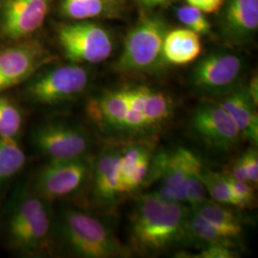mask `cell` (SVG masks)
Here are the masks:
<instances>
[{"label":"cell","mask_w":258,"mask_h":258,"mask_svg":"<svg viewBox=\"0 0 258 258\" xmlns=\"http://www.w3.org/2000/svg\"><path fill=\"white\" fill-rule=\"evenodd\" d=\"M168 26L160 17L142 19L127 34L120 57L115 65L122 74H148L166 64L163 53Z\"/></svg>","instance_id":"2"},{"label":"cell","mask_w":258,"mask_h":258,"mask_svg":"<svg viewBox=\"0 0 258 258\" xmlns=\"http://www.w3.org/2000/svg\"><path fill=\"white\" fill-rule=\"evenodd\" d=\"M231 177H233L234 179L238 180V181H242V182H248V177L246 174V170L245 167L243 165V161L241 156L238 157L232 164L231 166V173H229ZM250 184V183H249Z\"/></svg>","instance_id":"32"},{"label":"cell","mask_w":258,"mask_h":258,"mask_svg":"<svg viewBox=\"0 0 258 258\" xmlns=\"http://www.w3.org/2000/svg\"><path fill=\"white\" fill-rule=\"evenodd\" d=\"M33 143L50 160L82 158L90 147V139L83 128L65 122L38 126L33 133Z\"/></svg>","instance_id":"7"},{"label":"cell","mask_w":258,"mask_h":258,"mask_svg":"<svg viewBox=\"0 0 258 258\" xmlns=\"http://www.w3.org/2000/svg\"><path fill=\"white\" fill-rule=\"evenodd\" d=\"M120 148L105 149L98 157L93 175V194L100 203L110 206L121 196L120 178Z\"/></svg>","instance_id":"15"},{"label":"cell","mask_w":258,"mask_h":258,"mask_svg":"<svg viewBox=\"0 0 258 258\" xmlns=\"http://www.w3.org/2000/svg\"><path fill=\"white\" fill-rule=\"evenodd\" d=\"M188 5L202 11L204 14H212L220 10L225 0H185Z\"/></svg>","instance_id":"31"},{"label":"cell","mask_w":258,"mask_h":258,"mask_svg":"<svg viewBox=\"0 0 258 258\" xmlns=\"http://www.w3.org/2000/svg\"><path fill=\"white\" fill-rule=\"evenodd\" d=\"M89 170V165L83 157L51 160L37 173L35 192L46 201L70 195L84 183Z\"/></svg>","instance_id":"8"},{"label":"cell","mask_w":258,"mask_h":258,"mask_svg":"<svg viewBox=\"0 0 258 258\" xmlns=\"http://www.w3.org/2000/svg\"><path fill=\"white\" fill-rule=\"evenodd\" d=\"M57 39L65 56L74 63H101L113 51L109 31L89 21L60 26Z\"/></svg>","instance_id":"4"},{"label":"cell","mask_w":258,"mask_h":258,"mask_svg":"<svg viewBox=\"0 0 258 258\" xmlns=\"http://www.w3.org/2000/svg\"><path fill=\"white\" fill-rule=\"evenodd\" d=\"M128 108L127 89L120 88L93 98L86 105V114L102 132L121 134Z\"/></svg>","instance_id":"14"},{"label":"cell","mask_w":258,"mask_h":258,"mask_svg":"<svg viewBox=\"0 0 258 258\" xmlns=\"http://www.w3.org/2000/svg\"><path fill=\"white\" fill-rule=\"evenodd\" d=\"M243 165L249 183L254 185L258 182V152L256 148H251L242 155Z\"/></svg>","instance_id":"29"},{"label":"cell","mask_w":258,"mask_h":258,"mask_svg":"<svg viewBox=\"0 0 258 258\" xmlns=\"http://www.w3.org/2000/svg\"><path fill=\"white\" fill-rule=\"evenodd\" d=\"M227 111L239 129L242 139L248 140L251 144L258 143L257 106L249 97L247 85L238 86L217 101Z\"/></svg>","instance_id":"17"},{"label":"cell","mask_w":258,"mask_h":258,"mask_svg":"<svg viewBox=\"0 0 258 258\" xmlns=\"http://www.w3.org/2000/svg\"><path fill=\"white\" fill-rule=\"evenodd\" d=\"M231 184L234 196L238 203V209H247L254 203V188L248 182H242L226 173Z\"/></svg>","instance_id":"28"},{"label":"cell","mask_w":258,"mask_h":258,"mask_svg":"<svg viewBox=\"0 0 258 258\" xmlns=\"http://www.w3.org/2000/svg\"><path fill=\"white\" fill-rule=\"evenodd\" d=\"M109 0H62V15L75 20H87L109 12Z\"/></svg>","instance_id":"24"},{"label":"cell","mask_w":258,"mask_h":258,"mask_svg":"<svg viewBox=\"0 0 258 258\" xmlns=\"http://www.w3.org/2000/svg\"><path fill=\"white\" fill-rule=\"evenodd\" d=\"M192 211L201 215L225 237L237 240L243 233V226L238 215L224 205L207 200Z\"/></svg>","instance_id":"20"},{"label":"cell","mask_w":258,"mask_h":258,"mask_svg":"<svg viewBox=\"0 0 258 258\" xmlns=\"http://www.w3.org/2000/svg\"><path fill=\"white\" fill-rule=\"evenodd\" d=\"M40 42L29 40L0 51V93L26 81L51 60Z\"/></svg>","instance_id":"10"},{"label":"cell","mask_w":258,"mask_h":258,"mask_svg":"<svg viewBox=\"0 0 258 258\" xmlns=\"http://www.w3.org/2000/svg\"><path fill=\"white\" fill-rule=\"evenodd\" d=\"M178 19L198 35H208L211 32V23L207 19L203 12L190 5H184L176 10Z\"/></svg>","instance_id":"27"},{"label":"cell","mask_w":258,"mask_h":258,"mask_svg":"<svg viewBox=\"0 0 258 258\" xmlns=\"http://www.w3.org/2000/svg\"><path fill=\"white\" fill-rule=\"evenodd\" d=\"M233 247L222 245V244H213L203 247V249L199 255L195 257L199 258H233L237 256V253L232 249Z\"/></svg>","instance_id":"30"},{"label":"cell","mask_w":258,"mask_h":258,"mask_svg":"<svg viewBox=\"0 0 258 258\" xmlns=\"http://www.w3.org/2000/svg\"><path fill=\"white\" fill-rule=\"evenodd\" d=\"M52 226V214L46 204L26 225L9 237L10 243L22 254H38L46 249L49 244Z\"/></svg>","instance_id":"18"},{"label":"cell","mask_w":258,"mask_h":258,"mask_svg":"<svg viewBox=\"0 0 258 258\" xmlns=\"http://www.w3.org/2000/svg\"><path fill=\"white\" fill-rule=\"evenodd\" d=\"M201 177L207 194H210L214 202L238 208L237 200L226 173H217L203 168Z\"/></svg>","instance_id":"23"},{"label":"cell","mask_w":258,"mask_h":258,"mask_svg":"<svg viewBox=\"0 0 258 258\" xmlns=\"http://www.w3.org/2000/svg\"><path fill=\"white\" fill-rule=\"evenodd\" d=\"M88 83L86 69L80 65H62L37 77L28 85L26 94L35 103L55 105L77 98Z\"/></svg>","instance_id":"6"},{"label":"cell","mask_w":258,"mask_h":258,"mask_svg":"<svg viewBox=\"0 0 258 258\" xmlns=\"http://www.w3.org/2000/svg\"><path fill=\"white\" fill-rule=\"evenodd\" d=\"M52 0H6L1 17V34L17 40L41 27Z\"/></svg>","instance_id":"12"},{"label":"cell","mask_w":258,"mask_h":258,"mask_svg":"<svg viewBox=\"0 0 258 258\" xmlns=\"http://www.w3.org/2000/svg\"><path fill=\"white\" fill-rule=\"evenodd\" d=\"M189 212L184 204L167 201L156 192L140 196L130 219V241L140 253L163 251L183 241Z\"/></svg>","instance_id":"1"},{"label":"cell","mask_w":258,"mask_h":258,"mask_svg":"<svg viewBox=\"0 0 258 258\" xmlns=\"http://www.w3.org/2000/svg\"><path fill=\"white\" fill-rule=\"evenodd\" d=\"M22 126L19 107L5 97H0V137L16 140Z\"/></svg>","instance_id":"25"},{"label":"cell","mask_w":258,"mask_h":258,"mask_svg":"<svg viewBox=\"0 0 258 258\" xmlns=\"http://www.w3.org/2000/svg\"><path fill=\"white\" fill-rule=\"evenodd\" d=\"M247 89L249 92V97L255 106L258 104V80L256 76H253L249 83L247 84Z\"/></svg>","instance_id":"33"},{"label":"cell","mask_w":258,"mask_h":258,"mask_svg":"<svg viewBox=\"0 0 258 258\" xmlns=\"http://www.w3.org/2000/svg\"><path fill=\"white\" fill-rule=\"evenodd\" d=\"M195 158L196 155L191 151L183 148L162 152L154 157L150 178L159 180V187L155 192L167 201L186 203V179Z\"/></svg>","instance_id":"9"},{"label":"cell","mask_w":258,"mask_h":258,"mask_svg":"<svg viewBox=\"0 0 258 258\" xmlns=\"http://www.w3.org/2000/svg\"><path fill=\"white\" fill-rule=\"evenodd\" d=\"M59 227L65 243L78 256L118 257L126 253L113 231L89 213L67 209L60 216Z\"/></svg>","instance_id":"3"},{"label":"cell","mask_w":258,"mask_h":258,"mask_svg":"<svg viewBox=\"0 0 258 258\" xmlns=\"http://www.w3.org/2000/svg\"><path fill=\"white\" fill-rule=\"evenodd\" d=\"M245 60L229 51H213L194 66L191 84L197 92L209 97L224 96L239 86Z\"/></svg>","instance_id":"5"},{"label":"cell","mask_w":258,"mask_h":258,"mask_svg":"<svg viewBox=\"0 0 258 258\" xmlns=\"http://www.w3.org/2000/svg\"><path fill=\"white\" fill-rule=\"evenodd\" d=\"M202 51L200 35L187 28H178L166 33L163 53L166 63L185 65L194 61Z\"/></svg>","instance_id":"19"},{"label":"cell","mask_w":258,"mask_h":258,"mask_svg":"<svg viewBox=\"0 0 258 258\" xmlns=\"http://www.w3.org/2000/svg\"><path fill=\"white\" fill-rule=\"evenodd\" d=\"M220 16L224 39L234 45L250 42L257 33L258 0H225Z\"/></svg>","instance_id":"13"},{"label":"cell","mask_w":258,"mask_h":258,"mask_svg":"<svg viewBox=\"0 0 258 258\" xmlns=\"http://www.w3.org/2000/svg\"><path fill=\"white\" fill-rule=\"evenodd\" d=\"M153 157L150 149L139 144L120 148V178L121 194L137 191L150 178Z\"/></svg>","instance_id":"16"},{"label":"cell","mask_w":258,"mask_h":258,"mask_svg":"<svg viewBox=\"0 0 258 258\" xmlns=\"http://www.w3.org/2000/svg\"><path fill=\"white\" fill-rule=\"evenodd\" d=\"M202 170L203 166L201 161L196 157L189 167L185 185L186 204H188L191 209L200 206L208 200L207 190L201 177Z\"/></svg>","instance_id":"26"},{"label":"cell","mask_w":258,"mask_h":258,"mask_svg":"<svg viewBox=\"0 0 258 258\" xmlns=\"http://www.w3.org/2000/svg\"><path fill=\"white\" fill-rule=\"evenodd\" d=\"M191 127L204 143L217 150L231 149L242 139L231 115L217 102L200 105L192 115Z\"/></svg>","instance_id":"11"},{"label":"cell","mask_w":258,"mask_h":258,"mask_svg":"<svg viewBox=\"0 0 258 258\" xmlns=\"http://www.w3.org/2000/svg\"><path fill=\"white\" fill-rule=\"evenodd\" d=\"M25 163V153L17 141L0 137V191Z\"/></svg>","instance_id":"22"},{"label":"cell","mask_w":258,"mask_h":258,"mask_svg":"<svg viewBox=\"0 0 258 258\" xmlns=\"http://www.w3.org/2000/svg\"><path fill=\"white\" fill-rule=\"evenodd\" d=\"M183 240L198 245H203L204 247L213 244H222L231 247H233L234 245L233 241L225 237L209 222L194 211L189 212L188 214Z\"/></svg>","instance_id":"21"},{"label":"cell","mask_w":258,"mask_h":258,"mask_svg":"<svg viewBox=\"0 0 258 258\" xmlns=\"http://www.w3.org/2000/svg\"><path fill=\"white\" fill-rule=\"evenodd\" d=\"M172 0H139V4L146 9H153L168 5Z\"/></svg>","instance_id":"34"}]
</instances>
